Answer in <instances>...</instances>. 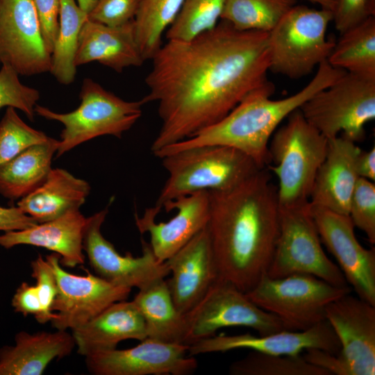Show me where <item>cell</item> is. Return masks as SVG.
Wrapping results in <instances>:
<instances>
[{
  "mask_svg": "<svg viewBox=\"0 0 375 375\" xmlns=\"http://www.w3.org/2000/svg\"><path fill=\"white\" fill-rule=\"evenodd\" d=\"M269 32L239 31L220 19L188 41L167 40L152 58L144 103H158L154 152L228 115L251 92L270 84Z\"/></svg>",
  "mask_w": 375,
  "mask_h": 375,
  "instance_id": "obj_1",
  "label": "cell"
},
{
  "mask_svg": "<svg viewBox=\"0 0 375 375\" xmlns=\"http://www.w3.org/2000/svg\"><path fill=\"white\" fill-rule=\"evenodd\" d=\"M208 192L207 229L219 277L246 293L266 274L276 247L277 188L265 167L232 189Z\"/></svg>",
  "mask_w": 375,
  "mask_h": 375,
  "instance_id": "obj_2",
  "label": "cell"
},
{
  "mask_svg": "<svg viewBox=\"0 0 375 375\" xmlns=\"http://www.w3.org/2000/svg\"><path fill=\"white\" fill-rule=\"evenodd\" d=\"M346 71L322 62L315 76L301 90L284 99L270 97L274 85L258 88L244 97L224 117L192 136L168 145L153 154L165 156L195 147L222 145L249 156L261 169L270 164L269 143L280 124L314 94L338 80Z\"/></svg>",
  "mask_w": 375,
  "mask_h": 375,
  "instance_id": "obj_3",
  "label": "cell"
},
{
  "mask_svg": "<svg viewBox=\"0 0 375 375\" xmlns=\"http://www.w3.org/2000/svg\"><path fill=\"white\" fill-rule=\"evenodd\" d=\"M160 159L168 174L155 205L161 209L196 192L228 190L261 169L245 153L222 145L192 147Z\"/></svg>",
  "mask_w": 375,
  "mask_h": 375,
  "instance_id": "obj_4",
  "label": "cell"
},
{
  "mask_svg": "<svg viewBox=\"0 0 375 375\" xmlns=\"http://www.w3.org/2000/svg\"><path fill=\"white\" fill-rule=\"evenodd\" d=\"M328 139L312 126L299 108L277 128L269 143L268 165L278 178L280 208L309 202L317 171L326 156Z\"/></svg>",
  "mask_w": 375,
  "mask_h": 375,
  "instance_id": "obj_5",
  "label": "cell"
},
{
  "mask_svg": "<svg viewBox=\"0 0 375 375\" xmlns=\"http://www.w3.org/2000/svg\"><path fill=\"white\" fill-rule=\"evenodd\" d=\"M79 97V106L67 113L56 112L39 105L35 108L38 115L64 126L56 158L99 136L121 138L141 117L142 107L145 104L142 99L125 101L90 78L83 80Z\"/></svg>",
  "mask_w": 375,
  "mask_h": 375,
  "instance_id": "obj_6",
  "label": "cell"
},
{
  "mask_svg": "<svg viewBox=\"0 0 375 375\" xmlns=\"http://www.w3.org/2000/svg\"><path fill=\"white\" fill-rule=\"evenodd\" d=\"M332 20L331 10L292 6L269 32V70L299 78L326 61L335 44L326 37Z\"/></svg>",
  "mask_w": 375,
  "mask_h": 375,
  "instance_id": "obj_7",
  "label": "cell"
},
{
  "mask_svg": "<svg viewBox=\"0 0 375 375\" xmlns=\"http://www.w3.org/2000/svg\"><path fill=\"white\" fill-rule=\"evenodd\" d=\"M351 292L350 286L337 287L310 274L276 278L265 274L246 294L276 316L285 330L301 331L324 320L326 306Z\"/></svg>",
  "mask_w": 375,
  "mask_h": 375,
  "instance_id": "obj_8",
  "label": "cell"
},
{
  "mask_svg": "<svg viewBox=\"0 0 375 375\" xmlns=\"http://www.w3.org/2000/svg\"><path fill=\"white\" fill-rule=\"evenodd\" d=\"M305 119L328 140L342 133L353 142L365 138L375 119V77L346 72L299 108Z\"/></svg>",
  "mask_w": 375,
  "mask_h": 375,
  "instance_id": "obj_9",
  "label": "cell"
},
{
  "mask_svg": "<svg viewBox=\"0 0 375 375\" xmlns=\"http://www.w3.org/2000/svg\"><path fill=\"white\" fill-rule=\"evenodd\" d=\"M294 274L312 275L337 287L349 286L322 249L310 202L279 207L278 235L266 275L276 278Z\"/></svg>",
  "mask_w": 375,
  "mask_h": 375,
  "instance_id": "obj_10",
  "label": "cell"
},
{
  "mask_svg": "<svg viewBox=\"0 0 375 375\" xmlns=\"http://www.w3.org/2000/svg\"><path fill=\"white\" fill-rule=\"evenodd\" d=\"M185 315V344L215 335L220 328L244 326L265 335L284 328L274 315L262 310L231 282L220 277Z\"/></svg>",
  "mask_w": 375,
  "mask_h": 375,
  "instance_id": "obj_11",
  "label": "cell"
},
{
  "mask_svg": "<svg viewBox=\"0 0 375 375\" xmlns=\"http://www.w3.org/2000/svg\"><path fill=\"white\" fill-rule=\"evenodd\" d=\"M108 212V208H104L87 217L83 234V251L97 276L115 285L139 290L165 278L169 274V268L165 261L157 260L149 243L142 240L140 256H123L103 236L101 228Z\"/></svg>",
  "mask_w": 375,
  "mask_h": 375,
  "instance_id": "obj_12",
  "label": "cell"
},
{
  "mask_svg": "<svg viewBox=\"0 0 375 375\" xmlns=\"http://www.w3.org/2000/svg\"><path fill=\"white\" fill-rule=\"evenodd\" d=\"M45 259L54 274L58 293L51 310L58 312L51 321L57 330H71L83 324L111 304L126 300L131 288L115 285L92 274H70L60 266V256L53 252Z\"/></svg>",
  "mask_w": 375,
  "mask_h": 375,
  "instance_id": "obj_13",
  "label": "cell"
},
{
  "mask_svg": "<svg viewBox=\"0 0 375 375\" xmlns=\"http://www.w3.org/2000/svg\"><path fill=\"white\" fill-rule=\"evenodd\" d=\"M321 242L335 257L348 285L362 300L375 306V249L357 240L348 215L310 205Z\"/></svg>",
  "mask_w": 375,
  "mask_h": 375,
  "instance_id": "obj_14",
  "label": "cell"
},
{
  "mask_svg": "<svg viewBox=\"0 0 375 375\" xmlns=\"http://www.w3.org/2000/svg\"><path fill=\"white\" fill-rule=\"evenodd\" d=\"M325 319L339 340L347 375H374L375 306L349 293L326 306Z\"/></svg>",
  "mask_w": 375,
  "mask_h": 375,
  "instance_id": "obj_15",
  "label": "cell"
},
{
  "mask_svg": "<svg viewBox=\"0 0 375 375\" xmlns=\"http://www.w3.org/2000/svg\"><path fill=\"white\" fill-rule=\"evenodd\" d=\"M0 65L22 76L50 71L47 51L33 0H0Z\"/></svg>",
  "mask_w": 375,
  "mask_h": 375,
  "instance_id": "obj_16",
  "label": "cell"
},
{
  "mask_svg": "<svg viewBox=\"0 0 375 375\" xmlns=\"http://www.w3.org/2000/svg\"><path fill=\"white\" fill-rule=\"evenodd\" d=\"M189 346L147 338L137 346L114 349L85 357L88 371L95 375H188L197 368Z\"/></svg>",
  "mask_w": 375,
  "mask_h": 375,
  "instance_id": "obj_17",
  "label": "cell"
},
{
  "mask_svg": "<svg viewBox=\"0 0 375 375\" xmlns=\"http://www.w3.org/2000/svg\"><path fill=\"white\" fill-rule=\"evenodd\" d=\"M167 212L176 214L166 222L156 223L161 211L156 206L147 208L142 217L135 215V225L141 234L149 233V244L160 262H165L185 245L208 224L210 212L209 192H199L167 203Z\"/></svg>",
  "mask_w": 375,
  "mask_h": 375,
  "instance_id": "obj_18",
  "label": "cell"
},
{
  "mask_svg": "<svg viewBox=\"0 0 375 375\" xmlns=\"http://www.w3.org/2000/svg\"><path fill=\"white\" fill-rule=\"evenodd\" d=\"M238 349L276 355H299L308 349H319L338 354L339 340L329 323L323 320L309 329L301 331H281L255 336L249 333L235 335H213L189 345L188 355L225 352Z\"/></svg>",
  "mask_w": 375,
  "mask_h": 375,
  "instance_id": "obj_19",
  "label": "cell"
},
{
  "mask_svg": "<svg viewBox=\"0 0 375 375\" xmlns=\"http://www.w3.org/2000/svg\"><path fill=\"white\" fill-rule=\"evenodd\" d=\"M172 277L167 284L178 310L190 311L219 277L207 226L165 260Z\"/></svg>",
  "mask_w": 375,
  "mask_h": 375,
  "instance_id": "obj_20",
  "label": "cell"
},
{
  "mask_svg": "<svg viewBox=\"0 0 375 375\" xmlns=\"http://www.w3.org/2000/svg\"><path fill=\"white\" fill-rule=\"evenodd\" d=\"M360 148L347 138L328 140L326 156L314 181L310 205L342 214H349L350 200L359 178L356 159Z\"/></svg>",
  "mask_w": 375,
  "mask_h": 375,
  "instance_id": "obj_21",
  "label": "cell"
},
{
  "mask_svg": "<svg viewBox=\"0 0 375 375\" xmlns=\"http://www.w3.org/2000/svg\"><path fill=\"white\" fill-rule=\"evenodd\" d=\"M78 353L85 357L116 349L126 340L147 338L144 319L133 301L115 302L72 330Z\"/></svg>",
  "mask_w": 375,
  "mask_h": 375,
  "instance_id": "obj_22",
  "label": "cell"
},
{
  "mask_svg": "<svg viewBox=\"0 0 375 375\" xmlns=\"http://www.w3.org/2000/svg\"><path fill=\"white\" fill-rule=\"evenodd\" d=\"M97 61L115 72L144 62L135 33L133 20L119 26H109L87 20L82 26L74 65Z\"/></svg>",
  "mask_w": 375,
  "mask_h": 375,
  "instance_id": "obj_23",
  "label": "cell"
},
{
  "mask_svg": "<svg viewBox=\"0 0 375 375\" xmlns=\"http://www.w3.org/2000/svg\"><path fill=\"white\" fill-rule=\"evenodd\" d=\"M86 218L79 209L72 210L26 229L4 232L0 235V246L5 249L19 244L43 247L58 253L61 265L74 267L85 262L83 240Z\"/></svg>",
  "mask_w": 375,
  "mask_h": 375,
  "instance_id": "obj_24",
  "label": "cell"
},
{
  "mask_svg": "<svg viewBox=\"0 0 375 375\" xmlns=\"http://www.w3.org/2000/svg\"><path fill=\"white\" fill-rule=\"evenodd\" d=\"M15 342L0 349V375H41L53 360L69 355L76 346L72 335L64 330L21 331Z\"/></svg>",
  "mask_w": 375,
  "mask_h": 375,
  "instance_id": "obj_25",
  "label": "cell"
},
{
  "mask_svg": "<svg viewBox=\"0 0 375 375\" xmlns=\"http://www.w3.org/2000/svg\"><path fill=\"white\" fill-rule=\"evenodd\" d=\"M91 187L64 169H51L44 183L22 198L17 206L38 224L77 210L85 203Z\"/></svg>",
  "mask_w": 375,
  "mask_h": 375,
  "instance_id": "obj_26",
  "label": "cell"
},
{
  "mask_svg": "<svg viewBox=\"0 0 375 375\" xmlns=\"http://www.w3.org/2000/svg\"><path fill=\"white\" fill-rule=\"evenodd\" d=\"M133 301L144 319L147 338L185 344V315L176 308L165 278L156 280L139 290Z\"/></svg>",
  "mask_w": 375,
  "mask_h": 375,
  "instance_id": "obj_27",
  "label": "cell"
},
{
  "mask_svg": "<svg viewBox=\"0 0 375 375\" xmlns=\"http://www.w3.org/2000/svg\"><path fill=\"white\" fill-rule=\"evenodd\" d=\"M59 140L50 138L0 165V194L14 201L28 195L47 178Z\"/></svg>",
  "mask_w": 375,
  "mask_h": 375,
  "instance_id": "obj_28",
  "label": "cell"
},
{
  "mask_svg": "<svg viewBox=\"0 0 375 375\" xmlns=\"http://www.w3.org/2000/svg\"><path fill=\"white\" fill-rule=\"evenodd\" d=\"M327 62L347 72L375 77V17L340 33Z\"/></svg>",
  "mask_w": 375,
  "mask_h": 375,
  "instance_id": "obj_29",
  "label": "cell"
},
{
  "mask_svg": "<svg viewBox=\"0 0 375 375\" xmlns=\"http://www.w3.org/2000/svg\"><path fill=\"white\" fill-rule=\"evenodd\" d=\"M88 14L75 0H60L59 29L51 54L50 72L61 84L72 83L76 74L74 58L78 37Z\"/></svg>",
  "mask_w": 375,
  "mask_h": 375,
  "instance_id": "obj_30",
  "label": "cell"
},
{
  "mask_svg": "<svg viewBox=\"0 0 375 375\" xmlns=\"http://www.w3.org/2000/svg\"><path fill=\"white\" fill-rule=\"evenodd\" d=\"M184 0H141L133 20L136 41L144 60H151L162 37L178 15Z\"/></svg>",
  "mask_w": 375,
  "mask_h": 375,
  "instance_id": "obj_31",
  "label": "cell"
},
{
  "mask_svg": "<svg viewBox=\"0 0 375 375\" xmlns=\"http://www.w3.org/2000/svg\"><path fill=\"white\" fill-rule=\"evenodd\" d=\"M297 0H226L220 19L239 31H271Z\"/></svg>",
  "mask_w": 375,
  "mask_h": 375,
  "instance_id": "obj_32",
  "label": "cell"
},
{
  "mask_svg": "<svg viewBox=\"0 0 375 375\" xmlns=\"http://www.w3.org/2000/svg\"><path fill=\"white\" fill-rule=\"evenodd\" d=\"M232 375H331L303 356L276 355L252 351L229 367Z\"/></svg>",
  "mask_w": 375,
  "mask_h": 375,
  "instance_id": "obj_33",
  "label": "cell"
},
{
  "mask_svg": "<svg viewBox=\"0 0 375 375\" xmlns=\"http://www.w3.org/2000/svg\"><path fill=\"white\" fill-rule=\"evenodd\" d=\"M226 0H184L166 31L167 40L188 41L213 28L220 20Z\"/></svg>",
  "mask_w": 375,
  "mask_h": 375,
  "instance_id": "obj_34",
  "label": "cell"
},
{
  "mask_svg": "<svg viewBox=\"0 0 375 375\" xmlns=\"http://www.w3.org/2000/svg\"><path fill=\"white\" fill-rule=\"evenodd\" d=\"M50 137L26 124L15 108L7 107L0 121V165L26 149L43 144Z\"/></svg>",
  "mask_w": 375,
  "mask_h": 375,
  "instance_id": "obj_35",
  "label": "cell"
},
{
  "mask_svg": "<svg viewBox=\"0 0 375 375\" xmlns=\"http://www.w3.org/2000/svg\"><path fill=\"white\" fill-rule=\"evenodd\" d=\"M40 92L24 85L19 74L10 65H2L0 69V109L12 107L23 112L33 121L35 108L40 99Z\"/></svg>",
  "mask_w": 375,
  "mask_h": 375,
  "instance_id": "obj_36",
  "label": "cell"
},
{
  "mask_svg": "<svg viewBox=\"0 0 375 375\" xmlns=\"http://www.w3.org/2000/svg\"><path fill=\"white\" fill-rule=\"evenodd\" d=\"M355 227L362 231L369 242L375 243V184L359 177L353 192L349 214Z\"/></svg>",
  "mask_w": 375,
  "mask_h": 375,
  "instance_id": "obj_37",
  "label": "cell"
},
{
  "mask_svg": "<svg viewBox=\"0 0 375 375\" xmlns=\"http://www.w3.org/2000/svg\"><path fill=\"white\" fill-rule=\"evenodd\" d=\"M141 0H97L88 19L109 26H119L134 20Z\"/></svg>",
  "mask_w": 375,
  "mask_h": 375,
  "instance_id": "obj_38",
  "label": "cell"
},
{
  "mask_svg": "<svg viewBox=\"0 0 375 375\" xmlns=\"http://www.w3.org/2000/svg\"><path fill=\"white\" fill-rule=\"evenodd\" d=\"M33 278L35 279L41 303L44 324L57 318L51 308L58 293L56 280L52 269L46 259L40 255L31 262Z\"/></svg>",
  "mask_w": 375,
  "mask_h": 375,
  "instance_id": "obj_39",
  "label": "cell"
},
{
  "mask_svg": "<svg viewBox=\"0 0 375 375\" xmlns=\"http://www.w3.org/2000/svg\"><path fill=\"white\" fill-rule=\"evenodd\" d=\"M374 15L375 0H337L332 21L342 33Z\"/></svg>",
  "mask_w": 375,
  "mask_h": 375,
  "instance_id": "obj_40",
  "label": "cell"
},
{
  "mask_svg": "<svg viewBox=\"0 0 375 375\" xmlns=\"http://www.w3.org/2000/svg\"><path fill=\"white\" fill-rule=\"evenodd\" d=\"M47 51L51 54L59 29L60 0H33Z\"/></svg>",
  "mask_w": 375,
  "mask_h": 375,
  "instance_id": "obj_41",
  "label": "cell"
},
{
  "mask_svg": "<svg viewBox=\"0 0 375 375\" xmlns=\"http://www.w3.org/2000/svg\"><path fill=\"white\" fill-rule=\"evenodd\" d=\"M11 303L15 312L24 316L33 315L38 323L44 324L42 308L36 285L23 282L16 290Z\"/></svg>",
  "mask_w": 375,
  "mask_h": 375,
  "instance_id": "obj_42",
  "label": "cell"
},
{
  "mask_svg": "<svg viewBox=\"0 0 375 375\" xmlns=\"http://www.w3.org/2000/svg\"><path fill=\"white\" fill-rule=\"evenodd\" d=\"M38 224L33 218L25 214L17 206L10 208L0 206V231L6 232L24 230Z\"/></svg>",
  "mask_w": 375,
  "mask_h": 375,
  "instance_id": "obj_43",
  "label": "cell"
},
{
  "mask_svg": "<svg viewBox=\"0 0 375 375\" xmlns=\"http://www.w3.org/2000/svg\"><path fill=\"white\" fill-rule=\"evenodd\" d=\"M356 172L359 177L375 181V148L361 150L356 159Z\"/></svg>",
  "mask_w": 375,
  "mask_h": 375,
  "instance_id": "obj_44",
  "label": "cell"
},
{
  "mask_svg": "<svg viewBox=\"0 0 375 375\" xmlns=\"http://www.w3.org/2000/svg\"><path fill=\"white\" fill-rule=\"evenodd\" d=\"M308 1H310L313 3L318 4L321 6L322 8H325L329 10H331L333 12L337 0H307Z\"/></svg>",
  "mask_w": 375,
  "mask_h": 375,
  "instance_id": "obj_45",
  "label": "cell"
},
{
  "mask_svg": "<svg viewBox=\"0 0 375 375\" xmlns=\"http://www.w3.org/2000/svg\"><path fill=\"white\" fill-rule=\"evenodd\" d=\"M97 0H77L78 6L87 14L94 8Z\"/></svg>",
  "mask_w": 375,
  "mask_h": 375,
  "instance_id": "obj_46",
  "label": "cell"
}]
</instances>
